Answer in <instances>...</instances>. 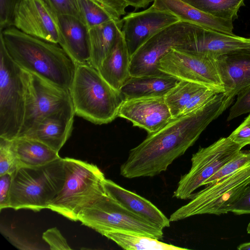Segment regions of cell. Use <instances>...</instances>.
Returning a JSON list of instances; mask_svg holds the SVG:
<instances>
[{
    "instance_id": "cb8c5ba5",
    "label": "cell",
    "mask_w": 250,
    "mask_h": 250,
    "mask_svg": "<svg viewBox=\"0 0 250 250\" xmlns=\"http://www.w3.org/2000/svg\"><path fill=\"white\" fill-rule=\"evenodd\" d=\"M179 81L168 75L130 76L120 89L124 99L165 96Z\"/></svg>"
},
{
    "instance_id": "1f68e13d",
    "label": "cell",
    "mask_w": 250,
    "mask_h": 250,
    "mask_svg": "<svg viewBox=\"0 0 250 250\" xmlns=\"http://www.w3.org/2000/svg\"><path fill=\"white\" fill-rule=\"evenodd\" d=\"M237 96L235 103L229 109L228 121L241 115L250 113V85L241 91Z\"/></svg>"
},
{
    "instance_id": "ffe728a7",
    "label": "cell",
    "mask_w": 250,
    "mask_h": 250,
    "mask_svg": "<svg viewBox=\"0 0 250 250\" xmlns=\"http://www.w3.org/2000/svg\"><path fill=\"white\" fill-rule=\"evenodd\" d=\"M106 194L130 211L154 224L162 229L170 226V221L153 204L139 195L105 179Z\"/></svg>"
},
{
    "instance_id": "6da1fadb",
    "label": "cell",
    "mask_w": 250,
    "mask_h": 250,
    "mask_svg": "<svg viewBox=\"0 0 250 250\" xmlns=\"http://www.w3.org/2000/svg\"><path fill=\"white\" fill-rule=\"evenodd\" d=\"M233 101L224 93H217L198 109L174 118L157 131L148 134L129 151L127 159L121 166V175L132 179L153 177L166 171Z\"/></svg>"
},
{
    "instance_id": "d4e9b609",
    "label": "cell",
    "mask_w": 250,
    "mask_h": 250,
    "mask_svg": "<svg viewBox=\"0 0 250 250\" xmlns=\"http://www.w3.org/2000/svg\"><path fill=\"white\" fill-rule=\"evenodd\" d=\"M122 24V19L112 20L87 29L91 54L89 64L96 69L113 47Z\"/></svg>"
},
{
    "instance_id": "83f0119b",
    "label": "cell",
    "mask_w": 250,
    "mask_h": 250,
    "mask_svg": "<svg viewBox=\"0 0 250 250\" xmlns=\"http://www.w3.org/2000/svg\"><path fill=\"white\" fill-rule=\"evenodd\" d=\"M213 16L233 21L237 18L244 0H181Z\"/></svg>"
},
{
    "instance_id": "7402d4cb",
    "label": "cell",
    "mask_w": 250,
    "mask_h": 250,
    "mask_svg": "<svg viewBox=\"0 0 250 250\" xmlns=\"http://www.w3.org/2000/svg\"><path fill=\"white\" fill-rule=\"evenodd\" d=\"M152 5L158 9L172 13L180 21L222 33L234 35L232 21L213 16L181 0H153Z\"/></svg>"
},
{
    "instance_id": "f35d334b",
    "label": "cell",
    "mask_w": 250,
    "mask_h": 250,
    "mask_svg": "<svg viewBox=\"0 0 250 250\" xmlns=\"http://www.w3.org/2000/svg\"><path fill=\"white\" fill-rule=\"evenodd\" d=\"M230 212L237 215L250 214V183Z\"/></svg>"
},
{
    "instance_id": "ba28073f",
    "label": "cell",
    "mask_w": 250,
    "mask_h": 250,
    "mask_svg": "<svg viewBox=\"0 0 250 250\" xmlns=\"http://www.w3.org/2000/svg\"><path fill=\"white\" fill-rule=\"evenodd\" d=\"M78 220L101 233L105 231L138 233L158 239L163 229L130 211L107 194L82 210Z\"/></svg>"
},
{
    "instance_id": "ab89813d",
    "label": "cell",
    "mask_w": 250,
    "mask_h": 250,
    "mask_svg": "<svg viewBox=\"0 0 250 250\" xmlns=\"http://www.w3.org/2000/svg\"><path fill=\"white\" fill-rule=\"evenodd\" d=\"M237 249L239 250H250V242L241 244L237 247Z\"/></svg>"
},
{
    "instance_id": "60d3db41",
    "label": "cell",
    "mask_w": 250,
    "mask_h": 250,
    "mask_svg": "<svg viewBox=\"0 0 250 250\" xmlns=\"http://www.w3.org/2000/svg\"><path fill=\"white\" fill-rule=\"evenodd\" d=\"M125 0L128 4H132L134 2H135L137 0Z\"/></svg>"
},
{
    "instance_id": "b9f144b4",
    "label": "cell",
    "mask_w": 250,
    "mask_h": 250,
    "mask_svg": "<svg viewBox=\"0 0 250 250\" xmlns=\"http://www.w3.org/2000/svg\"><path fill=\"white\" fill-rule=\"evenodd\" d=\"M247 231L248 233L250 234V222L248 224V226L247 227Z\"/></svg>"
},
{
    "instance_id": "5b68a950",
    "label": "cell",
    "mask_w": 250,
    "mask_h": 250,
    "mask_svg": "<svg viewBox=\"0 0 250 250\" xmlns=\"http://www.w3.org/2000/svg\"><path fill=\"white\" fill-rule=\"evenodd\" d=\"M65 179L62 188L48 208L77 221L79 212L106 195L105 177L98 167L80 160L63 158Z\"/></svg>"
},
{
    "instance_id": "9a60e30c",
    "label": "cell",
    "mask_w": 250,
    "mask_h": 250,
    "mask_svg": "<svg viewBox=\"0 0 250 250\" xmlns=\"http://www.w3.org/2000/svg\"><path fill=\"white\" fill-rule=\"evenodd\" d=\"M118 117L145 129L148 134L157 131L173 119L165 96L124 99Z\"/></svg>"
},
{
    "instance_id": "7a4b0ae2",
    "label": "cell",
    "mask_w": 250,
    "mask_h": 250,
    "mask_svg": "<svg viewBox=\"0 0 250 250\" xmlns=\"http://www.w3.org/2000/svg\"><path fill=\"white\" fill-rule=\"evenodd\" d=\"M0 39L10 57L23 69L70 90L77 63L60 44L26 34L13 26L0 31Z\"/></svg>"
},
{
    "instance_id": "4dcf8cb0",
    "label": "cell",
    "mask_w": 250,
    "mask_h": 250,
    "mask_svg": "<svg viewBox=\"0 0 250 250\" xmlns=\"http://www.w3.org/2000/svg\"><path fill=\"white\" fill-rule=\"evenodd\" d=\"M250 164V150H242L225 165L215 174L207 180L203 186H207L216 180L230 174Z\"/></svg>"
},
{
    "instance_id": "d6986e66",
    "label": "cell",
    "mask_w": 250,
    "mask_h": 250,
    "mask_svg": "<svg viewBox=\"0 0 250 250\" xmlns=\"http://www.w3.org/2000/svg\"><path fill=\"white\" fill-rule=\"evenodd\" d=\"M217 93L202 84L179 81L167 93L165 99L174 119L198 109Z\"/></svg>"
},
{
    "instance_id": "484cf974",
    "label": "cell",
    "mask_w": 250,
    "mask_h": 250,
    "mask_svg": "<svg viewBox=\"0 0 250 250\" xmlns=\"http://www.w3.org/2000/svg\"><path fill=\"white\" fill-rule=\"evenodd\" d=\"M12 141L20 167H40L61 158L58 152L36 140L22 137Z\"/></svg>"
},
{
    "instance_id": "8992f818",
    "label": "cell",
    "mask_w": 250,
    "mask_h": 250,
    "mask_svg": "<svg viewBox=\"0 0 250 250\" xmlns=\"http://www.w3.org/2000/svg\"><path fill=\"white\" fill-rule=\"evenodd\" d=\"M250 183V164L206 186L169 218L171 222L201 214L220 215L230 212Z\"/></svg>"
},
{
    "instance_id": "f546056e",
    "label": "cell",
    "mask_w": 250,
    "mask_h": 250,
    "mask_svg": "<svg viewBox=\"0 0 250 250\" xmlns=\"http://www.w3.org/2000/svg\"><path fill=\"white\" fill-rule=\"evenodd\" d=\"M20 167L12 140L0 137V176L12 175Z\"/></svg>"
},
{
    "instance_id": "2e32d148",
    "label": "cell",
    "mask_w": 250,
    "mask_h": 250,
    "mask_svg": "<svg viewBox=\"0 0 250 250\" xmlns=\"http://www.w3.org/2000/svg\"><path fill=\"white\" fill-rule=\"evenodd\" d=\"M226 96L234 98L250 85V47L236 49L216 59Z\"/></svg>"
},
{
    "instance_id": "30bf717a",
    "label": "cell",
    "mask_w": 250,
    "mask_h": 250,
    "mask_svg": "<svg viewBox=\"0 0 250 250\" xmlns=\"http://www.w3.org/2000/svg\"><path fill=\"white\" fill-rule=\"evenodd\" d=\"M242 147L229 136L222 137L205 147H200L192 155L191 166L182 176L173 197L190 199L195 190L233 158Z\"/></svg>"
},
{
    "instance_id": "8d00e7d4",
    "label": "cell",
    "mask_w": 250,
    "mask_h": 250,
    "mask_svg": "<svg viewBox=\"0 0 250 250\" xmlns=\"http://www.w3.org/2000/svg\"><path fill=\"white\" fill-rule=\"evenodd\" d=\"M229 137L242 148L250 145V113Z\"/></svg>"
},
{
    "instance_id": "e0dca14e",
    "label": "cell",
    "mask_w": 250,
    "mask_h": 250,
    "mask_svg": "<svg viewBox=\"0 0 250 250\" xmlns=\"http://www.w3.org/2000/svg\"><path fill=\"white\" fill-rule=\"evenodd\" d=\"M75 115L72 104L46 116L23 137L41 142L59 152L71 134Z\"/></svg>"
},
{
    "instance_id": "9c48e42d",
    "label": "cell",
    "mask_w": 250,
    "mask_h": 250,
    "mask_svg": "<svg viewBox=\"0 0 250 250\" xmlns=\"http://www.w3.org/2000/svg\"><path fill=\"white\" fill-rule=\"evenodd\" d=\"M199 26L180 21L156 33L130 57V76L159 75L160 60L172 48L183 49L193 41Z\"/></svg>"
},
{
    "instance_id": "836d02e7",
    "label": "cell",
    "mask_w": 250,
    "mask_h": 250,
    "mask_svg": "<svg viewBox=\"0 0 250 250\" xmlns=\"http://www.w3.org/2000/svg\"><path fill=\"white\" fill-rule=\"evenodd\" d=\"M42 0L58 16L69 15L79 19L76 0Z\"/></svg>"
},
{
    "instance_id": "4fadbf2b",
    "label": "cell",
    "mask_w": 250,
    "mask_h": 250,
    "mask_svg": "<svg viewBox=\"0 0 250 250\" xmlns=\"http://www.w3.org/2000/svg\"><path fill=\"white\" fill-rule=\"evenodd\" d=\"M13 26L22 32L59 44L58 16L42 0H22L15 11Z\"/></svg>"
},
{
    "instance_id": "d590c367",
    "label": "cell",
    "mask_w": 250,
    "mask_h": 250,
    "mask_svg": "<svg viewBox=\"0 0 250 250\" xmlns=\"http://www.w3.org/2000/svg\"><path fill=\"white\" fill-rule=\"evenodd\" d=\"M42 239L48 244L50 250H72L66 239L56 227L50 228L42 234Z\"/></svg>"
},
{
    "instance_id": "603a6c76",
    "label": "cell",
    "mask_w": 250,
    "mask_h": 250,
    "mask_svg": "<svg viewBox=\"0 0 250 250\" xmlns=\"http://www.w3.org/2000/svg\"><path fill=\"white\" fill-rule=\"evenodd\" d=\"M130 56L121 30L113 47L97 70L109 85L120 91L130 77Z\"/></svg>"
},
{
    "instance_id": "ac0fdd59",
    "label": "cell",
    "mask_w": 250,
    "mask_h": 250,
    "mask_svg": "<svg viewBox=\"0 0 250 250\" xmlns=\"http://www.w3.org/2000/svg\"><path fill=\"white\" fill-rule=\"evenodd\" d=\"M249 47L250 38L226 34L199 26L193 41L181 49L216 60L230 51Z\"/></svg>"
},
{
    "instance_id": "e575fe53",
    "label": "cell",
    "mask_w": 250,
    "mask_h": 250,
    "mask_svg": "<svg viewBox=\"0 0 250 250\" xmlns=\"http://www.w3.org/2000/svg\"><path fill=\"white\" fill-rule=\"evenodd\" d=\"M104 9L115 20H121L125 14L128 4L124 0H90Z\"/></svg>"
},
{
    "instance_id": "7c38bea8",
    "label": "cell",
    "mask_w": 250,
    "mask_h": 250,
    "mask_svg": "<svg viewBox=\"0 0 250 250\" xmlns=\"http://www.w3.org/2000/svg\"><path fill=\"white\" fill-rule=\"evenodd\" d=\"M72 104L70 90L59 87L29 72L24 117L17 137L24 136L46 116Z\"/></svg>"
},
{
    "instance_id": "7bdbcfd3",
    "label": "cell",
    "mask_w": 250,
    "mask_h": 250,
    "mask_svg": "<svg viewBox=\"0 0 250 250\" xmlns=\"http://www.w3.org/2000/svg\"></svg>"
},
{
    "instance_id": "277c9868",
    "label": "cell",
    "mask_w": 250,
    "mask_h": 250,
    "mask_svg": "<svg viewBox=\"0 0 250 250\" xmlns=\"http://www.w3.org/2000/svg\"><path fill=\"white\" fill-rule=\"evenodd\" d=\"M10 208L40 211L48 205L63 187L65 179L63 158L38 167H21L13 175Z\"/></svg>"
},
{
    "instance_id": "74e56055",
    "label": "cell",
    "mask_w": 250,
    "mask_h": 250,
    "mask_svg": "<svg viewBox=\"0 0 250 250\" xmlns=\"http://www.w3.org/2000/svg\"><path fill=\"white\" fill-rule=\"evenodd\" d=\"M12 176L9 174L0 176V209L10 208L9 195Z\"/></svg>"
},
{
    "instance_id": "52a82bcc",
    "label": "cell",
    "mask_w": 250,
    "mask_h": 250,
    "mask_svg": "<svg viewBox=\"0 0 250 250\" xmlns=\"http://www.w3.org/2000/svg\"><path fill=\"white\" fill-rule=\"evenodd\" d=\"M29 72L10 57L0 39V137L17 138L25 114Z\"/></svg>"
},
{
    "instance_id": "44dd1931",
    "label": "cell",
    "mask_w": 250,
    "mask_h": 250,
    "mask_svg": "<svg viewBox=\"0 0 250 250\" xmlns=\"http://www.w3.org/2000/svg\"><path fill=\"white\" fill-rule=\"evenodd\" d=\"M61 31L59 43L77 64H89L91 58L87 29L78 18L69 15L58 16Z\"/></svg>"
},
{
    "instance_id": "5bb4252c",
    "label": "cell",
    "mask_w": 250,
    "mask_h": 250,
    "mask_svg": "<svg viewBox=\"0 0 250 250\" xmlns=\"http://www.w3.org/2000/svg\"><path fill=\"white\" fill-rule=\"evenodd\" d=\"M180 21L172 13L158 9L152 5L145 10L125 16L122 19V33L130 56L156 33Z\"/></svg>"
},
{
    "instance_id": "4316f807",
    "label": "cell",
    "mask_w": 250,
    "mask_h": 250,
    "mask_svg": "<svg viewBox=\"0 0 250 250\" xmlns=\"http://www.w3.org/2000/svg\"><path fill=\"white\" fill-rule=\"evenodd\" d=\"M127 250H186V248L167 244L159 239L138 233L105 231L101 233Z\"/></svg>"
},
{
    "instance_id": "8fae6325",
    "label": "cell",
    "mask_w": 250,
    "mask_h": 250,
    "mask_svg": "<svg viewBox=\"0 0 250 250\" xmlns=\"http://www.w3.org/2000/svg\"><path fill=\"white\" fill-rule=\"evenodd\" d=\"M159 69L179 81L197 83L218 93L225 92L215 59L172 48L160 60Z\"/></svg>"
},
{
    "instance_id": "3957f363",
    "label": "cell",
    "mask_w": 250,
    "mask_h": 250,
    "mask_svg": "<svg viewBox=\"0 0 250 250\" xmlns=\"http://www.w3.org/2000/svg\"><path fill=\"white\" fill-rule=\"evenodd\" d=\"M75 114L94 124L109 123L118 117L124 100L90 64H77L70 89Z\"/></svg>"
},
{
    "instance_id": "f1b7e54d",
    "label": "cell",
    "mask_w": 250,
    "mask_h": 250,
    "mask_svg": "<svg viewBox=\"0 0 250 250\" xmlns=\"http://www.w3.org/2000/svg\"><path fill=\"white\" fill-rule=\"evenodd\" d=\"M80 20L87 29L115 20L104 9L90 0H76Z\"/></svg>"
},
{
    "instance_id": "d6a6232c",
    "label": "cell",
    "mask_w": 250,
    "mask_h": 250,
    "mask_svg": "<svg viewBox=\"0 0 250 250\" xmlns=\"http://www.w3.org/2000/svg\"><path fill=\"white\" fill-rule=\"evenodd\" d=\"M22 0H0V31L12 26L14 14Z\"/></svg>"
}]
</instances>
